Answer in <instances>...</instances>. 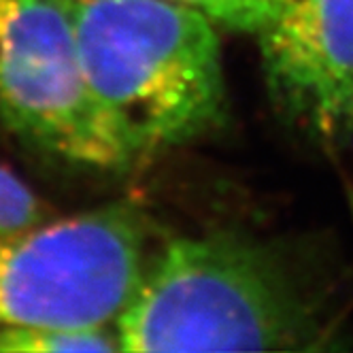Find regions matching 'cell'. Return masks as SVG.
<instances>
[{"label":"cell","mask_w":353,"mask_h":353,"mask_svg":"<svg viewBox=\"0 0 353 353\" xmlns=\"http://www.w3.org/2000/svg\"><path fill=\"white\" fill-rule=\"evenodd\" d=\"M119 351H305L330 334L327 290L274 243L168 241L115 321Z\"/></svg>","instance_id":"6da1fadb"},{"label":"cell","mask_w":353,"mask_h":353,"mask_svg":"<svg viewBox=\"0 0 353 353\" xmlns=\"http://www.w3.org/2000/svg\"><path fill=\"white\" fill-rule=\"evenodd\" d=\"M85 77L130 160L225 119L217 23L179 0H72Z\"/></svg>","instance_id":"7a4b0ae2"},{"label":"cell","mask_w":353,"mask_h":353,"mask_svg":"<svg viewBox=\"0 0 353 353\" xmlns=\"http://www.w3.org/2000/svg\"><path fill=\"white\" fill-rule=\"evenodd\" d=\"M128 203L0 236V327L113 325L154 254Z\"/></svg>","instance_id":"3957f363"},{"label":"cell","mask_w":353,"mask_h":353,"mask_svg":"<svg viewBox=\"0 0 353 353\" xmlns=\"http://www.w3.org/2000/svg\"><path fill=\"white\" fill-rule=\"evenodd\" d=\"M0 123L68 164H132L90 90L72 0H0Z\"/></svg>","instance_id":"277c9868"},{"label":"cell","mask_w":353,"mask_h":353,"mask_svg":"<svg viewBox=\"0 0 353 353\" xmlns=\"http://www.w3.org/2000/svg\"><path fill=\"white\" fill-rule=\"evenodd\" d=\"M256 37L276 109L323 141L353 139V0H279Z\"/></svg>","instance_id":"5b68a950"},{"label":"cell","mask_w":353,"mask_h":353,"mask_svg":"<svg viewBox=\"0 0 353 353\" xmlns=\"http://www.w3.org/2000/svg\"><path fill=\"white\" fill-rule=\"evenodd\" d=\"M3 353H96L119 351L113 325H26L0 327Z\"/></svg>","instance_id":"8992f818"},{"label":"cell","mask_w":353,"mask_h":353,"mask_svg":"<svg viewBox=\"0 0 353 353\" xmlns=\"http://www.w3.org/2000/svg\"><path fill=\"white\" fill-rule=\"evenodd\" d=\"M47 207L34 190L0 164V236L19 234L49 221Z\"/></svg>","instance_id":"52a82bcc"},{"label":"cell","mask_w":353,"mask_h":353,"mask_svg":"<svg viewBox=\"0 0 353 353\" xmlns=\"http://www.w3.org/2000/svg\"><path fill=\"white\" fill-rule=\"evenodd\" d=\"M213 19L217 26L256 34L279 0H179Z\"/></svg>","instance_id":"ba28073f"}]
</instances>
